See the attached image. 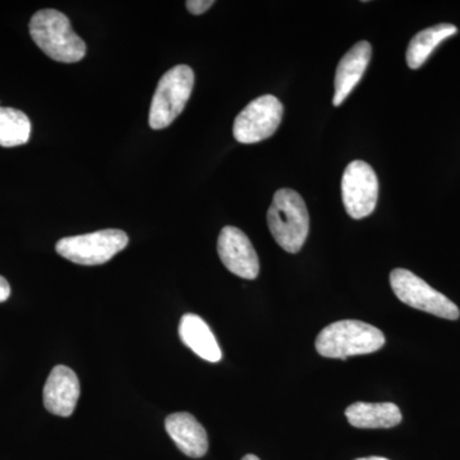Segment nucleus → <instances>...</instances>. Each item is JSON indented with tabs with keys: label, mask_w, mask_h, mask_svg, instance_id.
Wrapping results in <instances>:
<instances>
[{
	"label": "nucleus",
	"mask_w": 460,
	"mask_h": 460,
	"mask_svg": "<svg viewBox=\"0 0 460 460\" xmlns=\"http://www.w3.org/2000/svg\"><path fill=\"white\" fill-rule=\"evenodd\" d=\"M33 42L50 59L77 63L86 56V44L72 29L68 17L57 9H41L30 21Z\"/></svg>",
	"instance_id": "obj_1"
},
{
	"label": "nucleus",
	"mask_w": 460,
	"mask_h": 460,
	"mask_svg": "<svg viewBox=\"0 0 460 460\" xmlns=\"http://www.w3.org/2000/svg\"><path fill=\"white\" fill-rule=\"evenodd\" d=\"M385 344V335L370 323L358 320H341L321 330L316 350L326 358L347 359L377 352Z\"/></svg>",
	"instance_id": "obj_2"
},
{
	"label": "nucleus",
	"mask_w": 460,
	"mask_h": 460,
	"mask_svg": "<svg viewBox=\"0 0 460 460\" xmlns=\"http://www.w3.org/2000/svg\"><path fill=\"white\" fill-rule=\"evenodd\" d=\"M268 226L284 251L299 252L310 230V215L302 196L289 189L277 190L268 211Z\"/></svg>",
	"instance_id": "obj_3"
},
{
	"label": "nucleus",
	"mask_w": 460,
	"mask_h": 460,
	"mask_svg": "<svg viewBox=\"0 0 460 460\" xmlns=\"http://www.w3.org/2000/svg\"><path fill=\"white\" fill-rule=\"evenodd\" d=\"M195 86V74L186 65L172 66L157 84L151 102L148 124L153 129L171 126L186 108Z\"/></svg>",
	"instance_id": "obj_4"
},
{
	"label": "nucleus",
	"mask_w": 460,
	"mask_h": 460,
	"mask_svg": "<svg viewBox=\"0 0 460 460\" xmlns=\"http://www.w3.org/2000/svg\"><path fill=\"white\" fill-rule=\"evenodd\" d=\"M129 238L119 229H104L58 241V255L77 265H102L128 246Z\"/></svg>",
	"instance_id": "obj_5"
},
{
	"label": "nucleus",
	"mask_w": 460,
	"mask_h": 460,
	"mask_svg": "<svg viewBox=\"0 0 460 460\" xmlns=\"http://www.w3.org/2000/svg\"><path fill=\"white\" fill-rule=\"evenodd\" d=\"M390 286L402 304L441 319H459L460 311L454 302L410 270L394 269L390 274Z\"/></svg>",
	"instance_id": "obj_6"
},
{
	"label": "nucleus",
	"mask_w": 460,
	"mask_h": 460,
	"mask_svg": "<svg viewBox=\"0 0 460 460\" xmlns=\"http://www.w3.org/2000/svg\"><path fill=\"white\" fill-rule=\"evenodd\" d=\"M284 108L272 95L260 96L237 115L233 135L241 144H257L271 137L279 128Z\"/></svg>",
	"instance_id": "obj_7"
},
{
	"label": "nucleus",
	"mask_w": 460,
	"mask_h": 460,
	"mask_svg": "<svg viewBox=\"0 0 460 460\" xmlns=\"http://www.w3.org/2000/svg\"><path fill=\"white\" fill-rule=\"evenodd\" d=\"M341 198L345 211L353 219H363L374 213L378 199V180L370 164L356 160L345 168Z\"/></svg>",
	"instance_id": "obj_8"
},
{
	"label": "nucleus",
	"mask_w": 460,
	"mask_h": 460,
	"mask_svg": "<svg viewBox=\"0 0 460 460\" xmlns=\"http://www.w3.org/2000/svg\"><path fill=\"white\" fill-rule=\"evenodd\" d=\"M217 253L232 274L247 280L259 277V256L250 238L241 229L224 226L217 238Z\"/></svg>",
	"instance_id": "obj_9"
},
{
	"label": "nucleus",
	"mask_w": 460,
	"mask_h": 460,
	"mask_svg": "<svg viewBox=\"0 0 460 460\" xmlns=\"http://www.w3.org/2000/svg\"><path fill=\"white\" fill-rule=\"evenodd\" d=\"M80 394V380L75 372L59 365L51 370L42 398L48 411L56 416L69 417L75 410Z\"/></svg>",
	"instance_id": "obj_10"
},
{
	"label": "nucleus",
	"mask_w": 460,
	"mask_h": 460,
	"mask_svg": "<svg viewBox=\"0 0 460 460\" xmlns=\"http://www.w3.org/2000/svg\"><path fill=\"white\" fill-rule=\"evenodd\" d=\"M165 429L178 449L190 458H201L208 453V432L192 414L186 411L169 414Z\"/></svg>",
	"instance_id": "obj_11"
},
{
	"label": "nucleus",
	"mask_w": 460,
	"mask_h": 460,
	"mask_svg": "<svg viewBox=\"0 0 460 460\" xmlns=\"http://www.w3.org/2000/svg\"><path fill=\"white\" fill-rule=\"evenodd\" d=\"M371 56L370 42L359 41L341 58L338 65L337 75H335V93L334 99H332L334 107L343 104L345 99L350 95L354 87L361 81L368 63H370Z\"/></svg>",
	"instance_id": "obj_12"
},
{
	"label": "nucleus",
	"mask_w": 460,
	"mask_h": 460,
	"mask_svg": "<svg viewBox=\"0 0 460 460\" xmlns=\"http://www.w3.org/2000/svg\"><path fill=\"white\" fill-rule=\"evenodd\" d=\"M180 337L186 347L205 361L217 363L222 359V349L214 332L198 314H187L181 317Z\"/></svg>",
	"instance_id": "obj_13"
},
{
	"label": "nucleus",
	"mask_w": 460,
	"mask_h": 460,
	"mask_svg": "<svg viewBox=\"0 0 460 460\" xmlns=\"http://www.w3.org/2000/svg\"><path fill=\"white\" fill-rule=\"evenodd\" d=\"M348 422L357 429H392L402 422V411L394 402H354L345 411Z\"/></svg>",
	"instance_id": "obj_14"
},
{
	"label": "nucleus",
	"mask_w": 460,
	"mask_h": 460,
	"mask_svg": "<svg viewBox=\"0 0 460 460\" xmlns=\"http://www.w3.org/2000/svg\"><path fill=\"white\" fill-rule=\"evenodd\" d=\"M458 32L456 26L450 23H440L429 27L417 33L411 39L407 49V65L411 69H419L425 65L426 60L431 56L432 51L447 39L452 38Z\"/></svg>",
	"instance_id": "obj_15"
},
{
	"label": "nucleus",
	"mask_w": 460,
	"mask_h": 460,
	"mask_svg": "<svg viewBox=\"0 0 460 460\" xmlns=\"http://www.w3.org/2000/svg\"><path fill=\"white\" fill-rule=\"evenodd\" d=\"M30 136L31 122L23 111L0 107V146H22L29 142Z\"/></svg>",
	"instance_id": "obj_16"
},
{
	"label": "nucleus",
	"mask_w": 460,
	"mask_h": 460,
	"mask_svg": "<svg viewBox=\"0 0 460 460\" xmlns=\"http://www.w3.org/2000/svg\"><path fill=\"white\" fill-rule=\"evenodd\" d=\"M214 3L213 0H189V2H186V7L190 13L199 16V14L205 13L208 9L213 7Z\"/></svg>",
	"instance_id": "obj_17"
},
{
	"label": "nucleus",
	"mask_w": 460,
	"mask_h": 460,
	"mask_svg": "<svg viewBox=\"0 0 460 460\" xmlns=\"http://www.w3.org/2000/svg\"><path fill=\"white\" fill-rule=\"evenodd\" d=\"M9 296H11V286H9L7 279L0 275V304L7 301Z\"/></svg>",
	"instance_id": "obj_18"
},
{
	"label": "nucleus",
	"mask_w": 460,
	"mask_h": 460,
	"mask_svg": "<svg viewBox=\"0 0 460 460\" xmlns=\"http://www.w3.org/2000/svg\"><path fill=\"white\" fill-rule=\"evenodd\" d=\"M356 460H389L386 458H381V456H368V458H359Z\"/></svg>",
	"instance_id": "obj_19"
},
{
	"label": "nucleus",
	"mask_w": 460,
	"mask_h": 460,
	"mask_svg": "<svg viewBox=\"0 0 460 460\" xmlns=\"http://www.w3.org/2000/svg\"><path fill=\"white\" fill-rule=\"evenodd\" d=\"M242 460H260L259 456H252V454H248V456H243V459Z\"/></svg>",
	"instance_id": "obj_20"
}]
</instances>
